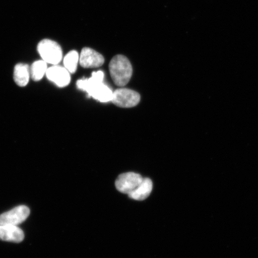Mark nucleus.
<instances>
[{"mask_svg":"<svg viewBox=\"0 0 258 258\" xmlns=\"http://www.w3.org/2000/svg\"><path fill=\"white\" fill-rule=\"evenodd\" d=\"M141 96L137 92L128 89L120 88L113 92L111 102L121 108H132L140 102Z\"/></svg>","mask_w":258,"mask_h":258,"instance_id":"4","label":"nucleus"},{"mask_svg":"<svg viewBox=\"0 0 258 258\" xmlns=\"http://www.w3.org/2000/svg\"><path fill=\"white\" fill-rule=\"evenodd\" d=\"M79 54L76 50L70 51L63 59L64 67L70 73H74L77 69L79 62Z\"/></svg>","mask_w":258,"mask_h":258,"instance_id":"13","label":"nucleus"},{"mask_svg":"<svg viewBox=\"0 0 258 258\" xmlns=\"http://www.w3.org/2000/svg\"><path fill=\"white\" fill-rule=\"evenodd\" d=\"M24 233L18 226L0 225V240L21 243L24 239Z\"/></svg>","mask_w":258,"mask_h":258,"instance_id":"9","label":"nucleus"},{"mask_svg":"<svg viewBox=\"0 0 258 258\" xmlns=\"http://www.w3.org/2000/svg\"><path fill=\"white\" fill-rule=\"evenodd\" d=\"M109 70L113 82L120 87L127 85L133 73L130 61L121 54H118L112 58L109 64Z\"/></svg>","mask_w":258,"mask_h":258,"instance_id":"2","label":"nucleus"},{"mask_svg":"<svg viewBox=\"0 0 258 258\" xmlns=\"http://www.w3.org/2000/svg\"><path fill=\"white\" fill-rule=\"evenodd\" d=\"M104 56L91 48H83L79 57L80 66L85 69L98 68L104 63Z\"/></svg>","mask_w":258,"mask_h":258,"instance_id":"7","label":"nucleus"},{"mask_svg":"<svg viewBox=\"0 0 258 258\" xmlns=\"http://www.w3.org/2000/svg\"><path fill=\"white\" fill-rule=\"evenodd\" d=\"M153 190V182L149 178H144L136 189L128 194V197L135 201H143L148 198Z\"/></svg>","mask_w":258,"mask_h":258,"instance_id":"10","label":"nucleus"},{"mask_svg":"<svg viewBox=\"0 0 258 258\" xmlns=\"http://www.w3.org/2000/svg\"><path fill=\"white\" fill-rule=\"evenodd\" d=\"M104 74L101 71L93 73L89 79L77 81V86L80 90L86 92L89 96L101 102L111 101L113 92L103 81Z\"/></svg>","mask_w":258,"mask_h":258,"instance_id":"1","label":"nucleus"},{"mask_svg":"<svg viewBox=\"0 0 258 258\" xmlns=\"http://www.w3.org/2000/svg\"><path fill=\"white\" fill-rule=\"evenodd\" d=\"M47 78L59 87L64 88L69 85L71 81L70 73L66 68L53 66L48 69L46 74Z\"/></svg>","mask_w":258,"mask_h":258,"instance_id":"8","label":"nucleus"},{"mask_svg":"<svg viewBox=\"0 0 258 258\" xmlns=\"http://www.w3.org/2000/svg\"><path fill=\"white\" fill-rule=\"evenodd\" d=\"M143 177L134 172L122 173L118 177L115 181L116 188L120 192L128 195L143 181Z\"/></svg>","mask_w":258,"mask_h":258,"instance_id":"5","label":"nucleus"},{"mask_svg":"<svg viewBox=\"0 0 258 258\" xmlns=\"http://www.w3.org/2000/svg\"><path fill=\"white\" fill-rule=\"evenodd\" d=\"M47 69V63L43 60L35 61L32 64L30 69L32 79L35 82L41 80L46 75Z\"/></svg>","mask_w":258,"mask_h":258,"instance_id":"12","label":"nucleus"},{"mask_svg":"<svg viewBox=\"0 0 258 258\" xmlns=\"http://www.w3.org/2000/svg\"><path fill=\"white\" fill-rule=\"evenodd\" d=\"M30 214V210L27 206H17L0 215V225L18 226L24 222Z\"/></svg>","mask_w":258,"mask_h":258,"instance_id":"6","label":"nucleus"},{"mask_svg":"<svg viewBox=\"0 0 258 258\" xmlns=\"http://www.w3.org/2000/svg\"><path fill=\"white\" fill-rule=\"evenodd\" d=\"M37 50L42 60L47 63L56 66L62 59V48L56 42L50 39H44L38 44Z\"/></svg>","mask_w":258,"mask_h":258,"instance_id":"3","label":"nucleus"},{"mask_svg":"<svg viewBox=\"0 0 258 258\" xmlns=\"http://www.w3.org/2000/svg\"><path fill=\"white\" fill-rule=\"evenodd\" d=\"M14 80L16 85L25 87L28 85L31 77L30 69L27 64L18 63L14 69Z\"/></svg>","mask_w":258,"mask_h":258,"instance_id":"11","label":"nucleus"}]
</instances>
